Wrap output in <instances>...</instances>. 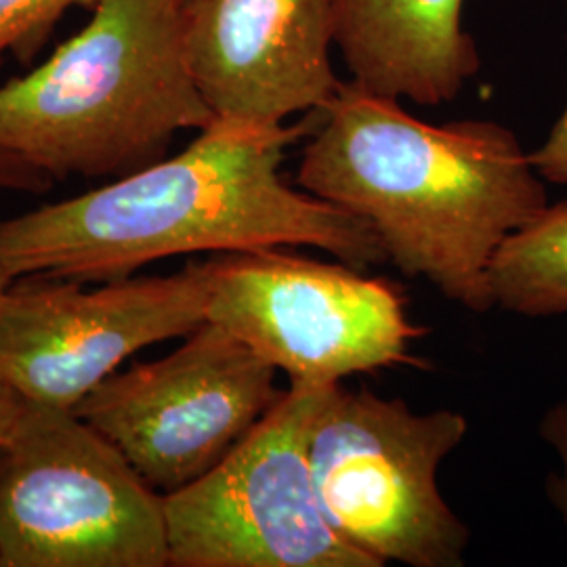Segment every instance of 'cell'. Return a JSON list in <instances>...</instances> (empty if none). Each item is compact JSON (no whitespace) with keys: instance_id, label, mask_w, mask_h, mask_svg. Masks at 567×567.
Segmentation results:
<instances>
[{"instance_id":"1","label":"cell","mask_w":567,"mask_h":567,"mask_svg":"<svg viewBox=\"0 0 567 567\" xmlns=\"http://www.w3.org/2000/svg\"><path fill=\"white\" fill-rule=\"evenodd\" d=\"M299 124L215 118L161 158L76 198L0 221V261L13 280L110 282L183 255L313 246L368 269L386 261L374 227L284 182Z\"/></svg>"},{"instance_id":"2","label":"cell","mask_w":567,"mask_h":567,"mask_svg":"<svg viewBox=\"0 0 567 567\" xmlns=\"http://www.w3.org/2000/svg\"><path fill=\"white\" fill-rule=\"evenodd\" d=\"M297 183L372 225L402 274L475 313L494 309L487 271L498 248L548 204L507 126L429 124L355 82L318 112Z\"/></svg>"},{"instance_id":"3","label":"cell","mask_w":567,"mask_h":567,"mask_svg":"<svg viewBox=\"0 0 567 567\" xmlns=\"http://www.w3.org/2000/svg\"><path fill=\"white\" fill-rule=\"evenodd\" d=\"M215 121L183 49L179 0H97L25 76L0 84V145L44 177H124Z\"/></svg>"},{"instance_id":"4","label":"cell","mask_w":567,"mask_h":567,"mask_svg":"<svg viewBox=\"0 0 567 567\" xmlns=\"http://www.w3.org/2000/svg\"><path fill=\"white\" fill-rule=\"evenodd\" d=\"M465 414L414 412L368 389L328 386L309 466L328 524L379 567H461L471 529L447 505L440 466L463 444Z\"/></svg>"},{"instance_id":"5","label":"cell","mask_w":567,"mask_h":567,"mask_svg":"<svg viewBox=\"0 0 567 567\" xmlns=\"http://www.w3.org/2000/svg\"><path fill=\"white\" fill-rule=\"evenodd\" d=\"M164 496L76 410L21 405L0 444V567H166Z\"/></svg>"},{"instance_id":"6","label":"cell","mask_w":567,"mask_h":567,"mask_svg":"<svg viewBox=\"0 0 567 567\" xmlns=\"http://www.w3.org/2000/svg\"><path fill=\"white\" fill-rule=\"evenodd\" d=\"M208 318L227 328L290 383L337 385L395 365L425 368L412 347L425 337L404 288L351 265L280 248L215 255Z\"/></svg>"},{"instance_id":"7","label":"cell","mask_w":567,"mask_h":567,"mask_svg":"<svg viewBox=\"0 0 567 567\" xmlns=\"http://www.w3.org/2000/svg\"><path fill=\"white\" fill-rule=\"evenodd\" d=\"M330 385L290 383L198 482L164 496L173 567H379L326 519L309 433Z\"/></svg>"},{"instance_id":"8","label":"cell","mask_w":567,"mask_h":567,"mask_svg":"<svg viewBox=\"0 0 567 567\" xmlns=\"http://www.w3.org/2000/svg\"><path fill=\"white\" fill-rule=\"evenodd\" d=\"M278 368L221 324L206 320L163 360L105 379L74 410L158 494L219 465L276 404Z\"/></svg>"},{"instance_id":"9","label":"cell","mask_w":567,"mask_h":567,"mask_svg":"<svg viewBox=\"0 0 567 567\" xmlns=\"http://www.w3.org/2000/svg\"><path fill=\"white\" fill-rule=\"evenodd\" d=\"M210 259L173 276L13 280L0 297V381L25 404L74 410L145 347L185 339L208 318Z\"/></svg>"},{"instance_id":"10","label":"cell","mask_w":567,"mask_h":567,"mask_svg":"<svg viewBox=\"0 0 567 567\" xmlns=\"http://www.w3.org/2000/svg\"><path fill=\"white\" fill-rule=\"evenodd\" d=\"M189 72L215 118L284 124L324 110L334 0H179Z\"/></svg>"},{"instance_id":"11","label":"cell","mask_w":567,"mask_h":567,"mask_svg":"<svg viewBox=\"0 0 567 567\" xmlns=\"http://www.w3.org/2000/svg\"><path fill=\"white\" fill-rule=\"evenodd\" d=\"M465 0H334V47L351 82L374 95L435 107L480 72L463 25Z\"/></svg>"},{"instance_id":"12","label":"cell","mask_w":567,"mask_h":567,"mask_svg":"<svg viewBox=\"0 0 567 567\" xmlns=\"http://www.w3.org/2000/svg\"><path fill=\"white\" fill-rule=\"evenodd\" d=\"M494 307L526 318L567 313V200L547 204L498 248L487 271Z\"/></svg>"},{"instance_id":"13","label":"cell","mask_w":567,"mask_h":567,"mask_svg":"<svg viewBox=\"0 0 567 567\" xmlns=\"http://www.w3.org/2000/svg\"><path fill=\"white\" fill-rule=\"evenodd\" d=\"M97 0H0V58H30L55 23L74 7H95Z\"/></svg>"},{"instance_id":"14","label":"cell","mask_w":567,"mask_h":567,"mask_svg":"<svg viewBox=\"0 0 567 567\" xmlns=\"http://www.w3.org/2000/svg\"><path fill=\"white\" fill-rule=\"evenodd\" d=\"M538 431L543 442L553 447L561 463L559 471L550 473L547 480V496L567 527V398L559 404L548 408Z\"/></svg>"},{"instance_id":"15","label":"cell","mask_w":567,"mask_h":567,"mask_svg":"<svg viewBox=\"0 0 567 567\" xmlns=\"http://www.w3.org/2000/svg\"><path fill=\"white\" fill-rule=\"evenodd\" d=\"M529 161L545 182L567 185V105L545 143L529 152Z\"/></svg>"},{"instance_id":"16","label":"cell","mask_w":567,"mask_h":567,"mask_svg":"<svg viewBox=\"0 0 567 567\" xmlns=\"http://www.w3.org/2000/svg\"><path fill=\"white\" fill-rule=\"evenodd\" d=\"M51 179L30 168L0 145V192H44Z\"/></svg>"},{"instance_id":"17","label":"cell","mask_w":567,"mask_h":567,"mask_svg":"<svg viewBox=\"0 0 567 567\" xmlns=\"http://www.w3.org/2000/svg\"><path fill=\"white\" fill-rule=\"evenodd\" d=\"M21 405H23V400L20 395L11 386H7L0 381V444L4 442L16 419L20 416Z\"/></svg>"},{"instance_id":"18","label":"cell","mask_w":567,"mask_h":567,"mask_svg":"<svg viewBox=\"0 0 567 567\" xmlns=\"http://www.w3.org/2000/svg\"><path fill=\"white\" fill-rule=\"evenodd\" d=\"M11 282H13V278L9 276V271L4 269V265L0 261V297H2V292L11 286Z\"/></svg>"}]
</instances>
